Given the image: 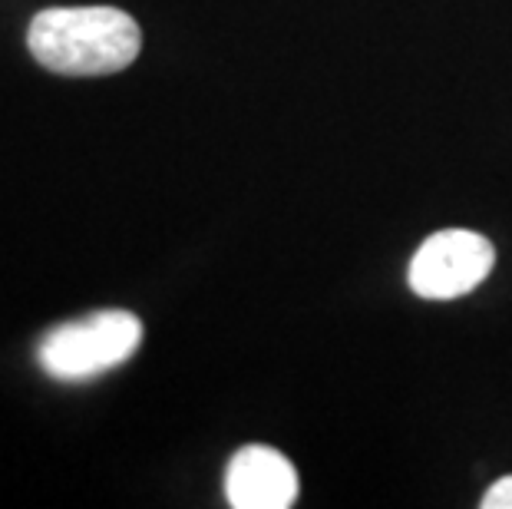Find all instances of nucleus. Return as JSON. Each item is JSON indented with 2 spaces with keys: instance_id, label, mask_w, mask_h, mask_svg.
I'll return each instance as SVG.
<instances>
[{
  "instance_id": "nucleus-2",
  "label": "nucleus",
  "mask_w": 512,
  "mask_h": 509,
  "mask_svg": "<svg viewBox=\"0 0 512 509\" xmlns=\"http://www.w3.org/2000/svg\"><path fill=\"white\" fill-rule=\"evenodd\" d=\"M143 344V321L133 311H96L53 328L37 344V364L53 381L83 384L126 364Z\"/></svg>"
},
{
  "instance_id": "nucleus-4",
  "label": "nucleus",
  "mask_w": 512,
  "mask_h": 509,
  "mask_svg": "<svg viewBox=\"0 0 512 509\" xmlns=\"http://www.w3.org/2000/svg\"><path fill=\"white\" fill-rule=\"evenodd\" d=\"M225 496L235 509H288L298 500V470L285 453L252 443L228 463Z\"/></svg>"
},
{
  "instance_id": "nucleus-5",
  "label": "nucleus",
  "mask_w": 512,
  "mask_h": 509,
  "mask_svg": "<svg viewBox=\"0 0 512 509\" xmlns=\"http://www.w3.org/2000/svg\"><path fill=\"white\" fill-rule=\"evenodd\" d=\"M483 509H512V476H503L486 490Z\"/></svg>"
},
{
  "instance_id": "nucleus-1",
  "label": "nucleus",
  "mask_w": 512,
  "mask_h": 509,
  "mask_svg": "<svg viewBox=\"0 0 512 509\" xmlns=\"http://www.w3.org/2000/svg\"><path fill=\"white\" fill-rule=\"evenodd\" d=\"M27 47L40 67L63 77H106L139 57L143 30L116 7H53L30 20Z\"/></svg>"
},
{
  "instance_id": "nucleus-3",
  "label": "nucleus",
  "mask_w": 512,
  "mask_h": 509,
  "mask_svg": "<svg viewBox=\"0 0 512 509\" xmlns=\"http://www.w3.org/2000/svg\"><path fill=\"white\" fill-rule=\"evenodd\" d=\"M493 265L496 248L486 235L470 229H443L417 248L407 268V281L420 298L453 301L483 285Z\"/></svg>"
}]
</instances>
